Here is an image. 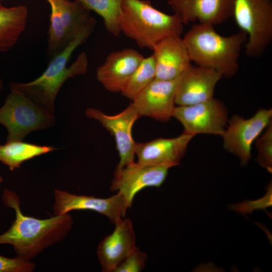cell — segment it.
Listing matches in <instances>:
<instances>
[{
  "label": "cell",
  "instance_id": "cell-1",
  "mask_svg": "<svg viewBox=\"0 0 272 272\" xmlns=\"http://www.w3.org/2000/svg\"><path fill=\"white\" fill-rule=\"evenodd\" d=\"M2 200L14 210L15 218L10 228L0 234V245H12L17 256L24 259L31 260L63 240L72 228L73 219L69 213L44 219L25 215L19 196L11 189L4 190Z\"/></svg>",
  "mask_w": 272,
  "mask_h": 272
},
{
  "label": "cell",
  "instance_id": "cell-2",
  "mask_svg": "<svg viewBox=\"0 0 272 272\" xmlns=\"http://www.w3.org/2000/svg\"><path fill=\"white\" fill-rule=\"evenodd\" d=\"M96 23L93 18L77 36L51 59L41 76L28 83L14 82L15 86L36 104L54 114L55 100L64 83L69 78L85 74L88 70V58L84 52L70 66L67 64L73 52L93 32Z\"/></svg>",
  "mask_w": 272,
  "mask_h": 272
},
{
  "label": "cell",
  "instance_id": "cell-3",
  "mask_svg": "<svg viewBox=\"0 0 272 272\" xmlns=\"http://www.w3.org/2000/svg\"><path fill=\"white\" fill-rule=\"evenodd\" d=\"M182 39L191 62L230 78L238 72L240 51L247 36L240 30L222 36L216 31L214 26L198 23L192 25Z\"/></svg>",
  "mask_w": 272,
  "mask_h": 272
},
{
  "label": "cell",
  "instance_id": "cell-4",
  "mask_svg": "<svg viewBox=\"0 0 272 272\" xmlns=\"http://www.w3.org/2000/svg\"><path fill=\"white\" fill-rule=\"evenodd\" d=\"M183 24L177 14H168L147 0H122L119 16L120 32L141 48L153 49L170 37L181 36Z\"/></svg>",
  "mask_w": 272,
  "mask_h": 272
},
{
  "label": "cell",
  "instance_id": "cell-5",
  "mask_svg": "<svg viewBox=\"0 0 272 272\" xmlns=\"http://www.w3.org/2000/svg\"><path fill=\"white\" fill-rule=\"evenodd\" d=\"M0 107V124L7 131V142L23 141L30 132L47 128L55 123L54 114L36 104L14 84Z\"/></svg>",
  "mask_w": 272,
  "mask_h": 272
},
{
  "label": "cell",
  "instance_id": "cell-6",
  "mask_svg": "<svg viewBox=\"0 0 272 272\" xmlns=\"http://www.w3.org/2000/svg\"><path fill=\"white\" fill-rule=\"evenodd\" d=\"M232 17L247 35L245 54L262 55L272 41V1L234 0Z\"/></svg>",
  "mask_w": 272,
  "mask_h": 272
},
{
  "label": "cell",
  "instance_id": "cell-7",
  "mask_svg": "<svg viewBox=\"0 0 272 272\" xmlns=\"http://www.w3.org/2000/svg\"><path fill=\"white\" fill-rule=\"evenodd\" d=\"M173 117L182 124L184 133L193 137L197 134L222 137L229 120L225 104L215 98L193 105L175 106Z\"/></svg>",
  "mask_w": 272,
  "mask_h": 272
},
{
  "label": "cell",
  "instance_id": "cell-8",
  "mask_svg": "<svg viewBox=\"0 0 272 272\" xmlns=\"http://www.w3.org/2000/svg\"><path fill=\"white\" fill-rule=\"evenodd\" d=\"M271 118V108L260 109L247 119L233 115L222 136L224 149L237 156L241 166L247 165L251 157L252 144L272 122Z\"/></svg>",
  "mask_w": 272,
  "mask_h": 272
},
{
  "label": "cell",
  "instance_id": "cell-9",
  "mask_svg": "<svg viewBox=\"0 0 272 272\" xmlns=\"http://www.w3.org/2000/svg\"><path fill=\"white\" fill-rule=\"evenodd\" d=\"M173 167L171 164L147 165L133 162L114 171L110 189L122 195L128 209L139 191L146 187H160Z\"/></svg>",
  "mask_w": 272,
  "mask_h": 272
},
{
  "label": "cell",
  "instance_id": "cell-10",
  "mask_svg": "<svg viewBox=\"0 0 272 272\" xmlns=\"http://www.w3.org/2000/svg\"><path fill=\"white\" fill-rule=\"evenodd\" d=\"M85 114L88 117L98 121L114 137L119 157L115 171L134 162L136 143L132 137V129L140 116L132 103L113 115L106 114L93 108H87Z\"/></svg>",
  "mask_w": 272,
  "mask_h": 272
},
{
  "label": "cell",
  "instance_id": "cell-11",
  "mask_svg": "<svg viewBox=\"0 0 272 272\" xmlns=\"http://www.w3.org/2000/svg\"><path fill=\"white\" fill-rule=\"evenodd\" d=\"M74 210L96 212L105 216L115 224L125 217L127 209L124 198L118 192L108 197L100 198L54 189L53 216H61Z\"/></svg>",
  "mask_w": 272,
  "mask_h": 272
},
{
  "label": "cell",
  "instance_id": "cell-12",
  "mask_svg": "<svg viewBox=\"0 0 272 272\" xmlns=\"http://www.w3.org/2000/svg\"><path fill=\"white\" fill-rule=\"evenodd\" d=\"M178 78L173 80L155 79L131 103L139 115L166 121L173 117Z\"/></svg>",
  "mask_w": 272,
  "mask_h": 272
},
{
  "label": "cell",
  "instance_id": "cell-13",
  "mask_svg": "<svg viewBox=\"0 0 272 272\" xmlns=\"http://www.w3.org/2000/svg\"><path fill=\"white\" fill-rule=\"evenodd\" d=\"M222 77L213 69L191 64L178 77L176 104L190 105L213 99L216 86Z\"/></svg>",
  "mask_w": 272,
  "mask_h": 272
},
{
  "label": "cell",
  "instance_id": "cell-14",
  "mask_svg": "<svg viewBox=\"0 0 272 272\" xmlns=\"http://www.w3.org/2000/svg\"><path fill=\"white\" fill-rule=\"evenodd\" d=\"M144 57L132 48L113 51L97 68L96 78L107 90L121 93Z\"/></svg>",
  "mask_w": 272,
  "mask_h": 272
},
{
  "label": "cell",
  "instance_id": "cell-15",
  "mask_svg": "<svg viewBox=\"0 0 272 272\" xmlns=\"http://www.w3.org/2000/svg\"><path fill=\"white\" fill-rule=\"evenodd\" d=\"M114 225L113 231L100 241L97 248L98 259L104 272H113L137 247L132 221L121 218Z\"/></svg>",
  "mask_w": 272,
  "mask_h": 272
},
{
  "label": "cell",
  "instance_id": "cell-16",
  "mask_svg": "<svg viewBox=\"0 0 272 272\" xmlns=\"http://www.w3.org/2000/svg\"><path fill=\"white\" fill-rule=\"evenodd\" d=\"M174 13L183 24L198 21L199 23L215 25L232 17L234 0H168Z\"/></svg>",
  "mask_w": 272,
  "mask_h": 272
},
{
  "label": "cell",
  "instance_id": "cell-17",
  "mask_svg": "<svg viewBox=\"0 0 272 272\" xmlns=\"http://www.w3.org/2000/svg\"><path fill=\"white\" fill-rule=\"evenodd\" d=\"M194 137L183 132L173 138H159L152 141L136 143L135 155L137 162L147 165L171 164H180L187 146Z\"/></svg>",
  "mask_w": 272,
  "mask_h": 272
},
{
  "label": "cell",
  "instance_id": "cell-18",
  "mask_svg": "<svg viewBox=\"0 0 272 272\" xmlns=\"http://www.w3.org/2000/svg\"><path fill=\"white\" fill-rule=\"evenodd\" d=\"M152 50L157 79H176L191 64L187 49L181 36L166 38L156 44Z\"/></svg>",
  "mask_w": 272,
  "mask_h": 272
},
{
  "label": "cell",
  "instance_id": "cell-19",
  "mask_svg": "<svg viewBox=\"0 0 272 272\" xmlns=\"http://www.w3.org/2000/svg\"><path fill=\"white\" fill-rule=\"evenodd\" d=\"M50 8L49 25L57 33L72 41L93 17L91 11L73 0H46Z\"/></svg>",
  "mask_w": 272,
  "mask_h": 272
},
{
  "label": "cell",
  "instance_id": "cell-20",
  "mask_svg": "<svg viewBox=\"0 0 272 272\" xmlns=\"http://www.w3.org/2000/svg\"><path fill=\"white\" fill-rule=\"evenodd\" d=\"M25 6L7 7L0 2V52L13 48L25 31L28 19Z\"/></svg>",
  "mask_w": 272,
  "mask_h": 272
},
{
  "label": "cell",
  "instance_id": "cell-21",
  "mask_svg": "<svg viewBox=\"0 0 272 272\" xmlns=\"http://www.w3.org/2000/svg\"><path fill=\"white\" fill-rule=\"evenodd\" d=\"M55 150L52 146H40L23 141L7 142L0 145V162L9 170L19 169L24 162Z\"/></svg>",
  "mask_w": 272,
  "mask_h": 272
},
{
  "label": "cell",
  "instance_id": "cell-22",
  "mask_svg": "<svg viewBox=\"0 0 272 272\" xmlns=\"http://www.w3.org/2000/svg\"><path fill=\"white\" fill-rule=\"evenodd\" d=\"M103 19L106 30L111 35L120 34L119 16L122 0H76Z\"/></svg>",
  "mask_w": 272,
  "mask_h": 272
},
{
  "label": "cell",
  "instance_id": "cell-23",
  "mask_svg": "<svg viewBox=\"0 0 272 272\" xmlns=\"http://www.w3.org/2000/svg\"><path fill=\"white\" fill-rule=\"evenodd\" d=\"M156 79L155 63L153 55L144 57L133 73L122 95L131 100Z\"/></svg>",
  "mask_w": 272,
  "mask_h": 272
},
{
  "label": "cell",
  "instance_id": "cell-24",
  "mask_svg": "<svg viewBox=\"0 0 272 272\" xmlns=\"http://www.w3.org/2000/svg\"><path fill=\"white\" fill-rule=\"evenodd\" d=\"M257 161L269 173L272 172V122L256 140Z\"/></svg>",
  "mask_w": 272,
  "mask_h": 272
},
{
  "label": "cell",
  "instance_id": "cell-25",
  "mask_svg": "<svg viewBox=\"0 0 272 272\" xmlns=\"http://www.w3.org/2000/svg\"><path fill=\"white\" fill-rule=\"evenodd\" d=\"M147 254L136 247L113 272H141L145 267Z\"/></svg>",
  "mask_w": 272,
  "mask_h": 272
},
{
  "label": "cell",
  "instance_id": "cell-26",
  "mask_svg": "<svg viewBox=\"0 0 272 272\" xmlns=\"http://www.w3.org/2000/svg\"><path fill=\"white\" fill-rule=\"evenodd\" d=\"M35 264L18 256L9 258L0 255V272H32Z\"/></svg>",
  "mask_w": 272,
  "mask_h": 272
},
{
  "label": "cell",
  "instance_id": "cell-27",
  "mask_svg": "<svg viewBox=\"0 0 272 272\" xmlns=\"http://www.w3.org/2000/svg\"><path fill=\"white\" fill-rule=\"evenodd\" d=\"M271 184L268 186L267 191L264 196L254 201H246L231 206V209L242 214L251 213L255 210H265L271 206L272 197Z\"/></svg>",
  "mask_w": 272,
  "mask_h": 272
},
{
  "label": "cell",
  "instance_id": "cell-28",
  "mask_svg": "<svg viewBox=\"0 0 272 272\" xmlns=\"http://www.w3.org/2000/svg\"><path fill=\"white\" fill-rule=\"evenodd\" d=\"M3 86H4V84H3V80L0 77V92H1V91L2 90L3 88Z\"/></svg>",
  "mask_w": 272,
  "mask_h": 272
},
{
  "label": "cell",
  "instance_id": "cell-29",
  "mask_svg": "<svg viewBox=\"0 0 272 272\" xmlns=\"http://www.w3.org/2000/svg\"><path fill=\"white\" fill-rule=\"evenodd\" d=\"M0 170H1V167H0ZM3 182V178L2 176L0 175V184Z\"/></svg>",
  "mask_w": 272,
  "mask_h": 272
}]
</instances>
